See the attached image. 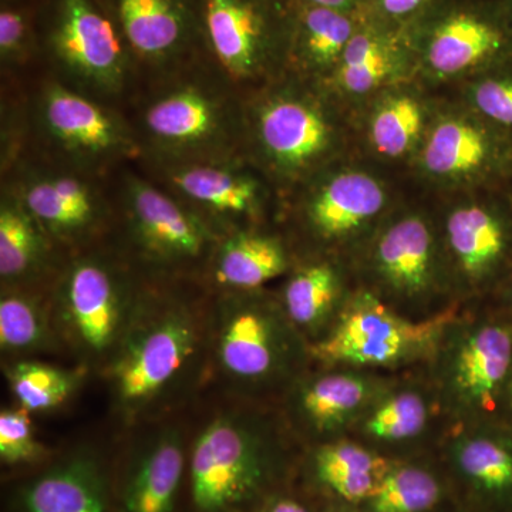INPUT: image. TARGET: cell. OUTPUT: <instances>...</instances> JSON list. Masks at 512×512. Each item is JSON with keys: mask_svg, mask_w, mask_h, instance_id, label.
Here are the masks:
<instances>
[{"mask_svg": "<svg viewBox=\"0 0 512 512\" xmlns=\"http://www.w3.org/2000/svg\"><path fill=\"white\" fill-rule=\"evenodd\" d=\"M359 18L360 13L296 3L288 59L305 76L325 83L342 59Z\"/></svg>", "mask_w": 512, "mask_h": 512, "instance_id": "484cf974", "label": "cell"}, {"mask_svg": "<svg viewBox=\"0 0 512 512\" xmlns=\"http://www.w3.org/2000/svg\"><path fill=\"white\" fill-rule=\"evenodd\" d=\"M433 0H369L367 13L393 26L409 25Z\"/></svg>", "mask_w": 512, "mask_h": 512, "instance_id": "74e56055", "label": "cell"}, {"mask_svg": "<svg viewBox=\"0 0 512 512\" xmlns=\"http://www.w3.org/2000/svg\"><path fill=\"white\" fill-rule=\"evenodd\" d=\"M323 512H346V511L340 510V508H329V510H325Z\"/></svg>", "mask_w": 512, "mask_h": 512, "instance_id": "f6af8a7d", "label": "cell"}, {"mask_svg": "<svg viewBox=\"0 0 512 512\" xmlns=\"http://www.w3.org/2000/svg\"><path fill=\"white\" fill-rule=\"evenodd\" d=\"M288 268L281 239L252 228L239 229L221 237L202 284L211 292L261 291Z\"/></svg>", "mask_w": 512, "mask_h": 512, "instance_id": "603a6c76", "label": "cell"}, {"mask_svg": "<svg viewBox=\"0 0 512 512\" xmlns=\"http://www.w3.org/2000/svg\"><path fill=\"white\" fill-rule=\"evenodd\" d=\"M501 402L505 404L508 412L512 413V369L510 376H508L507 383H505L503 396H501Z\"/></svg>", "mask_w": 512, "mask_h": 512, "instance_id": "b9f144b4", "label": "cell"}, {"mask_svg": "<svg viewBox=\"0 0 512 512\" xmlns=\"http://www.w3.org/2000/svg\"><path fill=\"white\" fill-rule=\"evenodd\" d=\"M501 288H503L505 301H507L508 305H510L512 312V272L510 275H508V278L505 279L504 284L501 285Z\"/></svg>", "mask_w": 512, "mask_h": 512, "instance_id": "7bdbcfd3", "label": "cell"}, {"mask_svg": "<svg viewBox=\"0 0 512 512\" xmlns=\"http://www.w3.org/2000/svg\"><path fill=\"white\" fill-rule=\"evenodd\" d=\"M25 37V20L18 12L2 10L0 13V50L3 57L15 55Z\"/></svg>", "mask_w": 512, "mask_h": 512, "instance_id": "f35d334b", "label": "cell"}, {"mask_svg": "<svg viewBox=\"0 0 512 512\" xmlns=\"http://www.w3.org/2000/svg\"><path fill=\"white\" fill-rule=\"evenodd\" d=\"M460 100L512 141V57L457 86Z\"/></svg>", "mask_w": 512, "mask_h": 512, "instance_id": "e575fe53", "label": "cell"}, {"mask_svg": "<svg viewBox=\"0 0 512 512\" xmlns=\"http://www.w3.org/2000/svg\"><path fill=\"white\" fill-rule=\"evenodd\" d=\"M256 512H315L308 503L292 494L291 491L282 490L272 495L268 501Z\"/></svg>", "mask_w": 512, "mask_h": 512, "instance_id": "ab89813d", "label": "cell"}, {"mask_svg": "<svg viewBox=\"0 0 512 512\" xmlns=\"http://www.w3.org/2000/svg\"><path fill=\"white\" fill-rule=\"evenodd\" d=\"M505 9H507L508 15H510V18L512 20V0H503Z\"/></svg>", "mask_w": 512, "mask_h": 512, "instance_id": "ee69618b", "label": "cell"}, {"mask_svg": "<svg viewBox=\"0 0 512 512\" xmlns=\"http://www.w3.org/2000/svg\"><path fill=\"white\" fill-rule=\"evenodd\" d=\"M512 369V322L485 323L466 340L456 366V380L468 400L487 412L501 402Z\"/></svg>", "mask_w": 512, "mask_h": 512, "instance_id": "d4e9b609", "label": "cell"}, {"mask_svg": "<svg viewBox=\"0 0 512 512\" xmlns=\"http://www.w3.org/2000/svg\"><path fill=\"white\" fill-rule=\"evenodd\" d=\"M212 295L198 281H147L101 382L114 430L184 412L210 386Z\"/></svg>", "mask_w": 512, "mask_h": 512, "instance_id": "6da1fadb", "label": "cell"}, {"mask_svg": "<svg viewBox=\"0 0 512 512\" xmlns=\"http://www.w3.org/2000/svg\"><path fill=\"white\" fill-rule=\"evenodd\" d=\"M227 107L217 96L197 86H183L148 106L144 126L154 143L174 153H194L227 136Z\"/></svg>", "mask_w": 512, "mask_h": 512, "instance_id": "ac0fdd59", "label": "cell"}, {"mask_svg": "<svg viewBox=\"0 0 512 512\" xmlns=\"http://www.w3.org/2000/svg\"><path fill=\"white\" fill-rule=\"evenodd\" d=\"M295 412L316 433L335 429L366 397V384L348 375H325L298 383Z\"/></svg>", "mask_w": 512, "mask_h": 512, "instance_id": "1f68e13d", "label": "cell"}, {"mask_svg": "<svg viewBox=\"0 0 512 512\" xmlns=\"http://www.w3.org/2000/svg\"><path fill=\"white\" fill-rule=\"evenodd\" d=\"M50 289L9 286L0 291L2 365L28 359L66 360L53 318Z\"/></svg>", "mask_w": 512, "mask_h": 512, "instance_id": "7402d4cb", "label": "cell"}, {"mask_svg": "<svg viewBox=\"0 0 512 512\" xmlns=\"http://www.w3.org/2000/svg\"><path fill=\"white\" fill-rule=\"evenodd\" d=\"M421 86H458L512 57L503 0H433L404 26Z\"/></svg>", "mask_w": 512, "mask_h": 512, "instance_id": "5b68a950", "label": "cell"}, {"mask_svg": "<svg viewBox=\"0 0 512 512\" xmlns=\"http://www.w3.org/2000/svg\"><path fill=\"white\" fill-rule=\"evenodd\" d=\"M57 245L22 201L6 198L0 207V281L2 288H52L60 268Z\"/></svg>", "mask_w": 512, "mask_h": 512, "instance_id": "cb8c5ba5", "label": "cell"}, {"mask_svg": "<svg viewBox=\"0 0 512 512\" xmlns=\"http://www.w3.org/2000/svg\"><path fill=\"white\" fill-rule=\"evenodd\" d=\"M373 266L393 291L404 295L429 291L437 268L436 238L429 220L417 211L390 218L377 235Z\"/></svg>", "mask_w": 512, "mask_h": 512, "instance_id": "ffe728a7", "label": "cell"}, {"mask_svg": "<svg viewBox=\"0 0 512 512\" xmlns=\"http://www.w3.org/2000/svg\"><path fill=\"white\" fill-rule=\"evenodd\" d=\"M254 403L207 389L188 409L181 512H256L285 490L284 451Z\"/></svg>", "mask_w": 512, "mask_h": 512, "instance_id": "7a4b0ae2", "label": "cell"}, {"mask_svg": "<svg viewBox=\"0 0 512 512\" xmlns=\"http://www.w3.org/2000/svg\"><path fill=\"white\" fill-rule=\"evenodd\" d=\"M43 116L50 134L79 156H109L123 143L119 126L100 107L62 86L47 90Z\"/></svg>", "mask_w": 512, "mask_h": 512, "instance_id": "4316f807", "label": "cell"}, {"mask_svg": "<svg viewBox=\"0 0 512 512\" xmlns=\"http://www.w3.org/2000/svg\"><path fill=\"white\" fill-rule=\"evenodd\" d=\"M410 167L424 183L447 194L507 187L512 181V141L463 101H436Z\"/></svg>", "mask_w": 512, "mask_h": 512, "instance_id": "ba28073f", "label": "cell"}, {"mask_svg": "<svg viewBox=\"0 0 512 512\" xmlns=\"http://www.w3.org/2000/svg\"><path fill=\"white\" fill-rule=\"evenodd\" d=\"M171 180L221 237L248 229L262 207V187L252 175L214 165L190 164L175 170Z\"/></svg>", "mask_w": 512, "mask_h": 512, "instance_id": "d6986e66", "label": "cell"}, {"mask_svg": "<svg viewBox=\"0 0 512 512\" xmlns=\"http://www.w3.org/2000/svg\"><path fill=\"white\" fill-rule=\"evenodd\" d=\"M211 295L208 389L256 402V394L292 376L309 346L299 342L281 303L261 291Z\"/></svg>", "mask_w": 512, "mask_h": 512, "instance_id": "277c9868", "label": "cell"}, {"mask_svg": "<svg viewBox=\"0 0 512 512\" xmlns=\"http://www.w3.org/2000/svg\"><path fill=\"white\" fill-rule=\"evenodd\" d=\"M144 285L146 279L111 245L67 255L50 289L67 362L100 380L126 338Z\"/></svg>", "mask_w": 512, "mask_h": 512, "instance_id": "3957f363", "label": "cell"}, {"mask_svg": "<svg viewBox=\"0 0 512 512\" xmlns=\"http://www.w3.org/2000/svg\"><path fill=\"white\" fill-rule=\"evenodd\" d=\"M419 82H407L377 94L357 111V126L370 154L383 163H409L419 150L436 101Z\"/></svg>", "mask_w": 512, "mask_h": 512, "instance_id": "e0dca14e", "label": "cell"}, {"mask_svg": "<svg viewBox=\"0 0 512 512\" xmlns=\"http://www.w3.org/2000/svg\"><path fill=\"white\" fill-rule=\"evenodd\" d=\"M458 470L488 503L512 510V439L481 436L460 444Z\"/></svg>", "mask_w": 512, "mask_h": 512, "instance_id": "4dcf8cb0", "label": "cell"}, {"mask_svg": "<svg viewBox=\"0 0 512 512\" xmlns=\"http://www.w3.org/2000/svg\"><path fill=\"white\" fill-rule=\"evenodd\" d=\"M121 25L141 56H167L183 36V18L173 0H120Z\"/></svg>", "mask_w": 512, "mask_h": 512, "instance_id": "d6a6232c", "label": "cell"}, {"mask_svg": "<svg viewBox=\"0 0 512 512\" xmlns=\"http://www.w3.org/2000/svg\"><path fill=\"white\" fill-rule=\"evenodd\" d=\"M416 82L406 33L363 10L342 59L322 84L352 114L393 86Z\"/></svg>", "mask_w": 512, "mask_h": 512, "instance_id": "4fadbf2b", "label": "cell"}, {"mask_svg": "<svg viewBox=\"0 0 512 512\" xmlns=\"http://www.w3.org/2000/svg\"><path fill=\"white\" fill-rule=\"evenodd\" d=\"M390 468L389 461L352 443L323 444L309 458L313 484L349 504L370 500Z\"/></svg>", "mask_w": 512, "mask_h": 512, "instance_id": "83f0119b", "label": "cell"}, {"mask_svg": "<svg viewBox=\"0 0 512 512\" xmlns=\"http://www.w3.org/2000/svg\"><path fill=\"white\" fill-rule=\"evenodd\" d=\"M3 483V512H119L113 436L56 448L45 463Z\"/></svg>", "mask_w": 512, "mask_h": 512, "instance_id": "30bf717a", "label": "cell"}, {"mask_svg": "<svg viewBox=\"0 0 512 512\" xmlns=\"http://www.w3.org/2000/svg\"><path fill=\"white\" fill-rule=\"evenodd\" d=\"M390 198L389 184L375 171L338 163L313 177L303 218L313 237L339 244L375 224L389 210Z\"/></svg>", "mask_w": 512, "mask_h": 512, "instance_id": "9a60e30c", "label": "cell"}, {"mask_svg": "<svg viewBox=\"0 0 512 512\" xmlns=\"http://www.w3.org/2000/svg\"><path fill=\"white\" fill-rule=\"evenodd\" d=\"M450 318L446 313L427 322H406L363 293L330 335L309 345V353L323 363L387 365L429 343Z\"/></svg>", "mask_w": 512, "mask_h": 512, "instance_id": "5bb4252c", "label": "cell"}, {"mask_svg": "<svg viewBox=\"0 0 512 512\" xmlns=\"http://www.w3.org/2000/svg\"><path fill=\"white\" fill-rule=\"evenodd\" d=\"M53 46L70 72L100 89L123 82L124 56L116 29L89 0H63Z\"/></svg>", "mask_w": 512, "mask_h": 512, "instance_id": "2e32d148", "label": "cell"}, {"mask_svg": "<svg viewBox=\"0 0 512 512\" xmlns=\"http://www.w3.org/2000/svg\"><path fill=\"white\" fill-rule=\"evenodd\" d=\"M271 0H207L205 22L212 49L227 73L256 80L288 59L293 18Z\"/></svg>", "mask_w": 512, "mask_h": 512, "instance_id": "7c38bea8", "label": "cell"}, {"mask_svg": "<svg viewBox=\"0 0 512 512\" xmlns=\"http://www.w3.org/2000/svg\"><path fill=\"white\" fill-rule=\"evenodd\" d=\"M342 281L338 269L320 261L296 269L286 282L281 305L301 333H315L338 302Z\"/></svg>", "mask_w": 512, "mask_h": 512, "instance_id": "f546056e", "label": "cell"}, {"mask_svg": "<svg viewBox=\"0 0 512 512\" xmlns=\"http://www.w3.org/2000/svg\"><path fill=\"white\" fill-rule=\"evenodd\" d=\"M188 409L133 429L114 430L117 511L181 512L190 436Z\"/></svg>", "mask_w": 512, "mask_h": 512, "instance_id": "9c48e42d", "label": "cell"}, {"mask_svg": "<svg viewBox=\"0 0 512 512\" xmlns=\"http://www.w3.org/2000/svg\"><path fill=\"white\" fill-rule=\"evenodd\" d=\"M117 252L147 281H204L221 235L192 208L134 181Z\"/></svg>", "mask_w": 512, "mask_h": 512, "instance_id": "52a82bcc", "label": "cell"}, {"mask_svg": "<svg viewBox=\"0 0 512 512\" xmlns=\"http://www.w3.org/2000/svg\"><path fill=\"white\" fill-rule=\"evenodd\" d=\"M427 420L423 400L412 393L399 394L367 421L370 434L383 440H404L419 434Z\"/></svg>", "mask_w": 512, "mask_h": 512, "instance_id": "8d00e7d4", "label": "cell"}, {"mask_svg": "<svg viewBox=\"0 0 512 512\" xmlns=\"http://www.w3.org/2000/svg\"><path fill=\"white\" fill-rule=\"evenodd\" d=\"M23 205L67 254L93 245L99 234L100 212L92 192L82 181L66 175L40 178L28 185Z\"/></svg>", "mask_w": 512, "mask_h": 512, "instance_id": "44dd1931", "label": "cell"}, {"mask_svg": "<svg viewBox=\"0 0 512 512\" xmlns=\"http://www.w3.org/2000/svg\"><path fill=\"white\" fill-rule=\"evenodd\" d=\"M508 188H510L511 194H512V181L510 184H508Z\"/></svg>", "mask_w": 512, "mask_h": 512, "instance_id": "bcb514c9", "label": "cell"}, {"mask_svg": "<svg viewBox=\"0 0 512 512\" xmlns=\"http://www.w3.org/2000/svg\"><path fill=\"white\" fill-rule=\"evenodd\" d=\"M352 116L323 86L322 92L276 89L252 114L256 150L281 180H308L345 156L352 143Z\"/></svg>", "mask_w": 512, "mask_h": 512, "instance_id": "8992f818", "label": "cell"}, {"mask_svg": "<svg viewBox=\"0 0 512 512\" xmlns=\"http://www.w3.org/2000/svg\"><path fill=\"white\" fill-rule=\"evenodd\" d=\"M33 417L16 404L0 410V463L6 476L32 470L56 451L37 439Z\"/></svg>", "mask_w": 512, "mask_h": 512, "instance_id": "d590c367", "label": "cell"}, {"mask_svg": "<svg viewBox=\"0 0 512 512\" xmlns=\"http://www.w3.org/2000/svg\"><path fill=\"white\" fill-rule=\"evenodd\" d=\"M296 3L319 6V8L338 10V12L357 15V13H362L363 10L367 8L369 0H298Z\"/></svg>", "mask_w": 512, "mask_h": 512, "instance_id": "60d3db41", "label": "cell"}, {"mask_svg": "<svg viewBox=\"0 0 512 512\" xmlns=\"http://www.w3.org/2000/svg\"><path fill=\"white\" fill-rule=\"evenodd\" d=\"M16 406L36 414L62 409L86 386L90 376L76 366L28 359L2 365Z\"/></svg>", "mask_w": 512, "mask_h": 512, "instance_id": "f1b7e54d", "label": "cell"}, {"mask_svg": "<svg viewBox=\"0 0 512 512\" xmlns=\"http://www.w3.org/2000/svg\"><path fill=\"white\" fill-rule=\"evenodd\" d=\"M443 495L440 481L430 471L414 466L390 468L366 512H430Z\"/></svg>", "mask_w": 512, "mask_h": 512, "instance_id": "836d02e7", "label": "cell"}, {"mask_svg": "<svg viewBox=\"0 0 512 512\" xmlns=\"http://www.w3.org/2000/svg\"><path fill=\"white\" fill-rule=\"evenodd\" d=\"M444 231L448 251L470 284L503 285L512 272V194L507 187L453 192Z\"/></svg>", "mask_w": 512, "mask_h": 512, "instance_id": "8fae6325", "label": "cell"}]
</instances>
